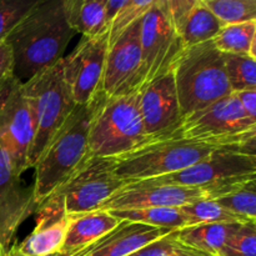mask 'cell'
<instances>
[{
  "mask_svg": "<svg viewBox=\"0 0 256 256\" xmlns=\"http://www.w3.org/2000/svg\"><path fill=\"white\" fill-rule=\"evenodd\" d=\"M75 34L64 0H38L4 40L12 49L15 76L25 82L59 62Z\"/></svg>",
  "mask_w": 256,
  "mask_h": 256,
  "instance_id": "obj_1",
  "label": "cell"
},
{
  "mask_svg": "<svg viewBox=\"0 0 256 256\" xmlns=\"http://www.w3.org/2000/svg\"><path fill=\"white\" fill-rule=\"evenodd\" d=\"M99 94L69 115L35 164L32 195L38 206L52 196L88 156V139Z\"/></svg>",
  "mask_w": 256,
  "mask_h": 256,
  "instance_id": "obj_2",
  "label": "cell"
},
{
  "mask_svg": "<svg viewBox=\"0 0 256 256\" xmlns=\"http://www.w3.org/2000/svg\"><path fill=\"white\" fill-rule=\"evenodd\" d=\"M219 149L224 148L186 139L175 130L115 158V174L126 184L156 179L188 169Z\"/></svg>",
  "mask_w": 256,
  "mask_h": 256,
  "instance_id": "obj_3",
  "label": "cell"
},
{
  "mask_svg": "<svg viewBox=\"0 0 256 256\" xmlns=\"http://www.w3.org/2000/svg\"><path fill=\"white\" fill-rule=\"evenodd\" d=\"M172 74L182 118L232 94L224 56L212 40L185 48Z\"/></svg>",
  "mask_w": 256,
  "mask_h": 256,
  "instance_id": "obj_4",
  "label": "cell"
},
{
  "mask_svg": "<svg viewBox=\"0 0 256 256\" xmlns=\"http://www.w3.org/2000/svg\"><path fill=\"white\" fill-rule=\"evenodd\" d=\"M148 139L139 109V92L99 100L92 114L88 139L89 156L115 159Z\"/></svg>",
  "mask_w": 256,
  "mask_h": 256,
  "instance_id": "obj_5",
  "label": "cell"
},
{
  "mask_svg": "<svg viewBox=\"0 0 256 256\" xmlns=\"http://www.w3.org/2000/svg\"><path fill=\"white\" fill-rule=\"evenodd\" d=\"M22 85L35 130L26 159V168L32 169L39 162L58 130L74 112L76 104L62 76V59L35 74Z\"/></svg>",
  "mask_w": 256,
  "mask_h": 256,
  "instance_id": "obj_6",
  "label": "cell"
},
{
  "mask_svg": "<svg viewBox=\"0 0 256 256\" xmlns=\"http://www.w3.org/2000/svg\"><path fill=\"white\" fill-rule=\"evenodd\" d=\"M176 132L186 139L240 149L256 156V120L242 110L232 94L182 118Z\"/></svg>",
  "mask_w": 256,
  "mask_h": 256,
  "instance_id": "obj_7",
  "label": "cell"
},
{
  "mask_svg": "<svg viewBox=\"0 0 256 256\" xmlns=\"http://www.w3.org/2000/svg\"><path fill=\"white\" fill-rule=\"evenodd\" d=\"M126 185L115 174L114 159L89 156L54 192L62 198L69 216L99 209L112 195Z\"/></svg>",
  "mask_w": 256,
  "mask_h": 256,
  "instance_id": "obj_8",
  "label": "cell"
},
{
  "mask_svg": "<svg viewBox=\"0 0 256 256\" xmlns=\"http://www.w3.org/2000/svg\"><path fill=\"white\" fill-rule=\"evenodd\" d=\"M252 179H256V156L240 149L224 148L188 169L140 182L199 188L205 192L232 182Z\"/></svg>",
  "mask_w": 256,
  "mask_h": 256,
  "instance_id": "obj_9",
  "label": "cell"
},
{
  "mask_svg": "<svg viewBox=\"0 0 256 256\" xmlns=\"http://www.w3.org/2000/svg\"><path fill=\"white\" fill-rule=\"evenodd\" d=\"M34 134V122L24 85L14 75L0 86V146L8 152L19 176L28 170L26 159Z\"/></svg>",
  "mask_w": 256,
  "mask_h": 256,
  "instance_id": "obj_10",
  "label": "cell"
},
{
  "mask_svg": "<svg viewBox=\"0 0 256 256\" xmlns=\"http://www.w3.org/2000/svg\"><path fill=\"white\" fill-rule=\"evenodd\" d=\"M140 48L144 76L142 88L172 72L178 59L184 52V44L170 22L162 0H154L150 9L142 16Z\"/></svg>",
  "mask_w": 256,
  "mask_h": 256,
  "instance_id": "obj_11",
  "label": "cell"
},
{
  "mask_svg": "<svg viewBox=\"0 0 256 256\" xmlns=\"http://www.w3.org/2000/svg\"><path fill=\"white\" fill-rule=\"evenodd\" d=\"M142 19L132 24L108 49L99 89L100 94L105 98L124 96L140 92L142 88L144 76L140 48Z\"/></svg>",
  "mask_w": 256,
  "mask_h": 256,
  "instance_id": "obj_12",
  "label": "cell"
},
{
  "mask_svg": "<svg viewBox=\"0 0 256 256\" xmlns=\"http://www.w3.org/2000/svg\"><path fill=\"white\" fill-rule=\"evenodd\" d=\"M108 49V32L99 36H82L74 50L62 58V76L72 100L86 105L99 94Z\"/></svg>",
  "mask_w": 256,
  "mask_h": 256,
  "instance_id": "obj_13",
  "label": "cell"
},
{
  "mask_svg": "<svg viewBox=\"0 0 256 256\" xmlns=\"http://www.w3.org/2000/svg\"><path fill=\"white\" fill-rule=\"evenodd\" d=\"M32 188H24L8 152L0 146V252L12 244L20 225L38 212Z\"/></svg>",
  "mask_w": 256,
  "mask_h": 256,
  "instance_id": "obj_14",
  "label": "cell"
},
{
  "mask_svg": "<svg viewBox=\"0 0 256 256\" xmlns=\"http://www.w3.org/2000/svg\"><path fill=\"white\" fill-rule=\"evenodd\" d=\"M139 109L148 139L166 136L179 128L182 116L172 72L140 90Z\"/></svg>",
  "mask_w": 256,
  "mask_h": 256,
  "instance_id": "obj_15",
  "label": "cell"
},
{
  "mask_svg": "<svg viewBox=\"0 0 256 256\" xmlns=\"http://www.w3.org/2000/svg\"><path fill=\"white\" fill-rule=\"evenodd\" d=\"M204 198H206L205 192L199 188L150 185L136 182L125 185L100 205L98 210L122 212L148 208H182Z\"/></svg>",
  "mask_w": 256,
  "mask_h": 256,
  "instance_id": "obj_16",
  "label": "cell"
},
{
  "mask_svg": "<svg viewBox=\"0 0 256 256\" xmlns=\"http://www.w3.org/2000/svg\"><path fill=\"white\" fill-rule=\"evenodd\" d=\"M35 229L16 244L22 256H48L60 252L66 235L70 216L65 212L62 198L52 194L48 198L39 210Z\"/></svg>",
  "mask_w": 256,
  "mask_h": 256,
  "instance_id": "obj_17",
  "label": "cell"
},
{
  "mask_svg": "<svg viewBox=\"0 0 256 256\" xmlns=\"http://www.w3.org/2000/svg\"><path fill=\"white\" fill-rule=\"evenodd\" d=\"M169 232H172L138 222H122L104 238L69 256H129Z\"/></svg>",
  "mask_w": 256,
  "mask_h": 256,
  "instance_id": "obj_18",
  "label": "cell"
},
{
  "mask_svg": "<svg viewBox=\"0 0 256 256\" xmlns=\"http://www.w3.org/2000/svg\"><path fill=\"white\" fill-rule=\"evenodd\" d=\"M110 212L94 210L85 214L70 216L66 235L60 252L74 254L79 250L85 249L104 238L120 224Z\"/></svg>",
  "mask_w": 256,
  "mask_h": 256,
  "instance_id": "obj_19",
  "label": "cell"
},
{
  "mask_svg": "<svg viewBox=\"0 0 256 256\" xmlns=\"http://www.w3.org/2000/svg\"><path fill=\"white\" fill-rule=\"evenodd\" d=\"M105 2L106 0H64L69 26L85 38H95L106 32Z\"/></svg>",
  "mask_w": 256,
  "mask_h": 256,
  "instance_id": "obj_20",
  "label": "cell"
},
{
  "mask_svg": "<svg viewBox=\"0 0 256 256\" xmlns=\"http://www.w3.org/2000/svg\"><path fill=\"white\" fill-rule=\"evenodd\" d=\"M222 26V22L210 12L204 0H195L176 32L184 46L190 48L212 40Z\"/></svg>",
  "mask_w": 256,
  "mask_h": 256,
  "instance_id": "obj_21",
  "label": "cell"
},
{
  "mask_svg": "<svg viewBox=\"0 0 256 256\" xmlns=\"http://www.w3.org/2000/svg\"><path fill=\"white\" fill-rule=\"evenodd\" d=\"M205 196L239 216L256 222V179L232 182L209 190L205 192Z\"/></svg>",
  "mask_w": 256,
  "mask_h": 256,
  "instance_id": "obj_22",
  "label": "cell"
},
{
  "mask_svg": "<svg viewBox=\"0 0 256 256\" xmlns=\"http://www.w3.org/2000/svg\"><path fill=\"white\" fill-rule=\"evenodd\" d=\"M242 224H200L175 232L178 242L199 252L218 256L222 248Z\"/></svg>",
  "mask_w": 256,
  "mask_h": 256,
  "instance_id": "obj_23",
  "label": "cell"
},
{
  "mask_svg": "<svg viewBox=\"0 0 256 256\" xmlns=\"http://www.w3.org/2000/svg\"><path fill=\"white\" fill-rule=\"evenodd\" d=\"M120 222H138L148 226L178 232L188 228V222L180 208H148L139 210L110 212Z\"/></svg>",
  "mask_w": 256,
  "mask_h": 256,
  "instance_id": "obj_24",
  "label": "cell"
},
{
  "mask_svg": "<svg viewBox=\"0 0 256 256\" xmlns=\"http://www.w3.org/2000/svg\"><path fill=\"white\" fill-rule=\"evenodd\" d=\"M212 44L222 54L249 55L256 59V22L225 25Z\"/></svg>",
  "mask_w": 256,
  "mask_h": 256,
  "instance_id": "obj_25",
  "label": "cell"
},
{
  "mask_svg": "<svg viewBox=\"0 0 256 256\" xmlns=\"http://www.w3.org/2000/svg\"><path fill=\"white\" fill-rule=\"evenodd\" d=\"M180 209L186 218L188 226L200 224H220V222H226V224L252 222L250 220L234 214L218 204L216 202L206 199V198L184 205Z\"/></svg>",
  "mask_w": 256,
  "mask_h": 256,
  "instance_id": "obj_26",
  "label": "cell"
},
{
  "mask_svg": "<svg viewBox=\"0 0 256 256\" xmlns=\"http://www.w3.org/2000/svg\"><path fill=\"white\" fill-rule=\"evenodd\" d=\"M232 92L256 89V59L249 55L222 54Z\"/></svg>",
  "mask_w": 256,
  "mask_h": 256,
  "instance_id": "obj_27",
  "label": "cell"
},
{
  "mask_svg": "<svg viewBox=\"0 0 256 256\" xmlns=\"http://www.w3.org/2000/svg\"><path fill=\"white\" fill-rule=\"evenodd\" d=\"M222 25L256 22V0H204Z\"/></svg>",
  "mask_w": 256,
  "mask_h": 256,
  "instance_id": "obj_28",
  "label": "cell"
},
{
  "mask_svg": "<svg viewBox=\"0 0 256 256\" xmlns=\"http://www.w3.org/2000/svg\"><path fill=\"white\" fill-rule=\"evenodd\" d=\"M154 0H126L108 28V45H112L132 24L142 19Z\"/></svg>",
  "mask_w": 256,
  "mask_h": 256,
  "instance_id": "obj_29",
  "label": "cell"
},
{
  "mask_svg": "<svg viewBox=\"0 0 256 256\" xmlns=\"http://www.w3.org/2000/svg\"><path fill=\"white\" fill-rule=\"evenodd\" d=\"M218 256H256V222L240 225Z\"/></svg>",
  "mask_w": 256,
  "mask_h": 256,
  "instance_id": "obj_30",
  "label": "cell"
},
{
  "mask_svg": "<svg viewBox=\"0 0 256 256\" xmlns=\"http://www.w3.org/2000/svg\"><path fill=\"white\" fill-rule=\"evenodd\" d=\"M38 0H0V42L12 32Z\"/></svg>",
  "mask_w": 256,
  "mask_h": 256,
  "instance_id": "obj_31",
  "label": "cell"
},
{
  "mask_svg": "<svg viewBox=\"0 0 256 256\" xmlns=\"http://www.w3.org/2000/svg\"><path fill=\"white\" fill-rule=\"evenodd\" d=\"M179 248L180 242L175 236V232H172L145 245L144 248L132 252L129 256H176Z\"/></svg>",
  "mask_w": 256,
  "mask_h": 256,
  "instance_id": "obj_32",
  "label": "cell"
},
{
  "mask_svg": "<svg viewBox=\"0 0 256 256\" xmlns=\"http://www.w3.org/2000/svg\"><path fill=\"white\" fill-rule=\"evenodd\" d=\"M12 76H14L12 49L5 42H0V86Z\"/></svg>",
  "mask_w": 256,
  "mask_h": 256,
  "instance_id": "obj_33",
  "label": "cell"
},
{
  "mask_svg": "<svg viewBox=\"0 0 256 256\" xmlns=\"http://www.w3.org/2000/svg\"><path fill=\"white\" fill-rule=\"evenodd\" d=\"M239 102L240 106L252 119L256 120V89L242 90V92H232Z\"/></svg>",
  "mask_w": 256,
  "mask_h": 256,
  "instance_id": "obj_34",
  "label": "cell"
},
{
  "mask_svg": "<svg viewBox=\"0 0 256 256\" xmlns=\"http://www.w3.org/2000/svg\"><path fill=\"white\" fill-rule=\"evenodd\" d=\"M176 256H215V255L208 254V252H199V250L192 249V248L185 246V245H182V242H180L179 252H178Z\"/></svg>",
  "mask_w": 256,
  "mask_h": 256,
  "instance_id": "obj_35",
  "label": "cell"
},
{
  "mask_svg": "<svg viewBox=\"0 0 256 256\" xmlns=\"http://www.w3.org/2000/svg\"><path fill=\"white\" fill-rule=\"evenodd\" d=\"M0 256H22L19 254L16 249V242L12 245L6 252H0ZM48 256H69V254H64V252H56V254H52V255H48Z\"/></svg>",
  "mask_w": 256,
  "mask_h": 256,
  "instance_id": "obj_36",
  "label": "cell"
}]
</instances>
